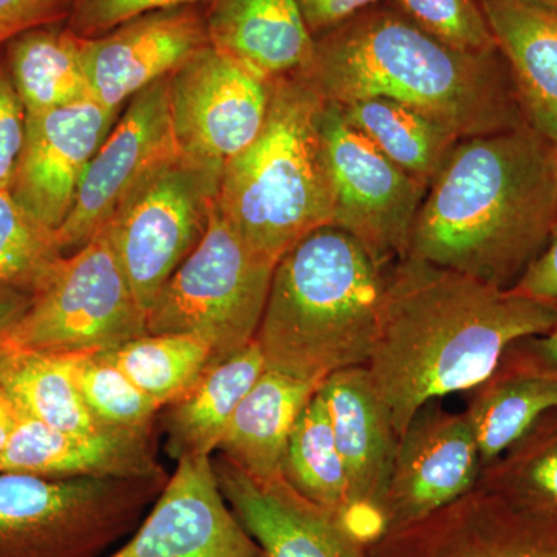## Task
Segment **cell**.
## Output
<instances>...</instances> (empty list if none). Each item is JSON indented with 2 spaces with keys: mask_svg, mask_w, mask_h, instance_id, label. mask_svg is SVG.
Wrapping results in <instances>:
<instances>
[{
  "mask_svg": "<svg viewBox=\"0 0 557 557\" xmlns=\"http://www.w3.org/2000/svg\"><path fill=\"white\" fill-rule=\"evenodd\" d=\"M11 79L27 115L91 100L83 38L72 30L35 28L11 40Z\"/></svg>",
  "mask_w": 557,
  "mask_h": 557,
  "instance_id": "obj_27",
  "label": "cell"
},
{
  "mask_svg": "<svg viewBox=\"0 0 557 557\" xmlns=\"http://www.w3.org/2000/svg\"><path fill=\"white\" fill-rule=\"evenodd\" d=\"M106 557L265 555L223 496L212 457H185L137 530Z\"/></svg>",
  "mask_w": 557,
  "mask_h": 557,
  "instance_id": "obj_15",
  "label": "cell"
},
{
  "mask_svg": "<svg viewBox=\"0 0 557 557\" xmlns=\"http://www.w3.org/2000/svg\"><path fill=\"white\" fill-rule=\"evenodd\" d=\"M207 25L209 46L265 81L304 72L313 58L296 0H214Z\"/></svg>",
  "mask_w": 557,
  "mask_h": 557,
  "instance_id": "obj_22",
  "label": "cell"
},
{
  "mask_svg": "<svg viewBox=\"0 0 557 557\" xmlns=\"http://www.w3.org/2000/svg\"><path fill=\"white\" fill-rule=\"evenodd\" d=\"M0 383L22 416L57 431L89 434L102 428L81 397L72 354L3 347Z\"/></svg>",
  "mask_w": 557,
  "mask_h": 557,
  "instance_id": "obj_26",
  "label": "cell"
},
{
  "mask_svg": "<svg viewBox=\"0 0 557 557\" xmlns=\"http://www.w3.org/2000/svg\"><path fill=\"white\" fill-rule=\"evenodd\" d=\"M322 135L333 188L332 225L355 237L379 265L408 256L428 185L384 157L325 101Z\"/></svg>",
  "mask_w": 557,
  "mask_h": 557,
  "instance_id": "obj_10",
  "label": "cell"
},
{
  "mask_svg": "<svg viewBox=\"0 0 557 557\" xmlns=\"http://www.w3.org/2000/svg\"><path fill=\"white\" fill-rule=\"evenodd\" d=\"M556 322L555 307L515 288L406 256L387 274L364 368L401 437L429 403L478 387L509 347Z\"/></svg>",
  "mask_w": 557,
  "mask_h": 557,
  "instance_id": "obj_1",
  "label": "cell"
},
{
  "mask_svg": "<svg viewBox=\"0 0 557 557\" xmlns=\"http://www.w3.org/2000/svg\"><path fill=\"white\" fill-rule=\"evenodd\" d=\"M170 76L131 98L91 159L72 211L54 233L62 256L83 248L115 214L139 180L178 153L172 129Z\"/></svg>",
  "mask_w": 557,
  "mask_h": 557,
  "instance_id": "obj_12",
  "label": "cell"
},
{
  "mask_svg": "<svg viewBox=\"0 0 557 557\" xmlns=\"http://www.w3.org/2000/svg\"><path fill=\"white\" fill-rule=\"evenodd\" d=\"M318 388L317 383L267 368L231 418L220 456L251 478H278L289 434Z\"/></svg>",
  "mask_w": 557,
  "mask_h": 557,
  "instance_id": "obj_25",
  "label": "cell"
},
{
  "mask_svg": "<svg viewBox=\"0 0 557 557\" xmlns=\"http://www.w3.org/2000/svg\"><path fill=\"white\" fill-rule=\"evenodd\" d=\"M208 44L207 20L196 5L150 11L97 38H83L91 100L120 110Z\"/></svg>",
  "mask_w": 557,
  "mask_h": 557,
  "instance_id": "obj_18",
  "label": "cell"
},
{
  "mask_svg": "<svg viewBox=\"0 0 557 557\" xmlns=\"http://www.w3.org/2000/svg\"><path fill=\"white\" fill-rule=\"evenodd\" d=\"M368 549L370 557H557V518L478 485Z\"/></svg>",
  "mask_w": 557,
  "mask_h": 557,
  "instance_id": "obj_13",
  "label": "cell"
},
{
  "mask_svg": "<svg viewBox=\"0 0 557 557\" xmlns=\"http://www.w3.org/2000/svg\"><path fill=\"white\" fill-rule=\"evenodd\" d=\"M478 485L520 507L557 518V408L483 468Z\"/></svg>",
  "mask_w": 557,
  "mask_h": 557,
  "instance_id": "obj_31",
  "label": "cell"
},
{
  "mask_svg": "<svg viewBox=\"0 0 557 557\" xmlns=\"http://www.w3.org/2000/svg\"><path fill=\"white\" fill-rule=\"evenodd\" d=\"M318 394L327 408L346 468L348 516L344 530L369 548L386 534L384 498L399 437L364 366L332 373L319 384Z\"/></svg>",
  "mask_w": 557,
  "mask_h": 557,
  "instance_id": "obj_14",
  "label": "cell"
},
{
  "mask_svg": "<svg viewBox=\"0 0 557 557\" xmlns=\"http://www.w3.org/2000/svg\"><path fill=\"white\" fill-rule=\"evenodd\" d=\"M27 112L22 104L9 69L0 65V190H9L22 148Z\"/></svg>",
  "mask_w": 557,
  "mask_h": 557,
  "instance_id": "obj_36",
  "label": "cell"
},
{
  "mask_svg": "<svg viewBox=\"0 0 557 557\" xmlns=\"http://www.w3.org/2000/svg\"><path fill=\"white\" fill-rule=\"evenodd\" d=\"M512 288L520 295L557 309V219L547 247L533 260Z\"/></svg>",
  "mask_w": 557,
  "mask_h": 557,
  "instance_id": "obj_38",
  "label": "cell"
},
{
  "mask_svg": "<svg viewBox=\"0 0 557 557\" xmlns=\"http://www.w3.org/2000/svg\"><path fill=\"white\" fill-rule=\"evenodd\" d=\"M276 263L242 239L215 199L207 233L148 310V335L200 339L214 362L237 354L258 335Z\"/></svg>",
  "mask_w": 557,
  "mask_h": 557,
  "instance_id": "obj_7",
  "label": "cell"
},
{
  "mask_svg": "<svg viewBox=\"0 0 557 557\" xmlns=\"http://www.w3.org/2000/svg\"><path fill=\"white\" fill-rule=\"evenodd\" d=\"M200 2L207 0H72L70 30L81 38H97L150 11L178 9Z\"/></svg>",
  "mask_w": 557,
  "mask_h": 557,
  "instance_id": "obj_35",
  "label": "cell"
},
{
  "mask_svg": "<svg viewBox=\"0 0 557 557\" xmlns=\"http://www.w3.org/2000/svg\"><path fill=\"white\" fill-rule=\"evenodd\" d=\"M339 108L347 123L384 157L428 186L460 141L437 121L386 98H369Z\"/></svg>",
  "mask_w": 557,
  "mask_h": 557,
  "instance_id": "obj_28",
  "label": "cell"
},
{
  "mask_svg": "<svg viewBox=\"0 0 557 557\" xmlns=\"http://www.w3.org/2000/svg\"><path fill=\"white\" fill-rule=\"evenodd\" d=\"M0 471L49 479L168 478L157 460L152 434L123 429L72 434L22 413L0 458Z\"/></svg>",
  "mask_w": 557,
  "mask_h": 557,
  "instance_id": "obj_20",
  "label": "cell"
},
{
  "mask_svg": "<svg viewBox=\"0 0 557 557\" xmlns=\"http://www.w3.org/2000/svg\"><path fill=\"white\" fill-rule=\"evenodd\" d=\"M406 17L435 39L471 54L498 51L482 0H394Z\"/></svg>",
  "mask_w": 557,
  "mask_h": 557,
  "instance_id": "obj_34",
  "label": "cell"
},
{
  "mask_svg": "<svg viewBox=\"0 0 557 557\" xmlns=\"http://www.w3.org/2000/svg\"><path fill=\"white\" fill-rule=\"evenodd\" d=\"M72 372L87 409L102 428L152 434L161 406L98 354H72Z\"/></svg>",
  "mask_w": 557,
  "mask_h": 557,
  "instance_id": "obj_32",
  "label": "cell"
},
{
  "mask_svg": "<svg viewBox=\"0 0 557 557\" xmlns=\"http://www.w3.org/2000/svg\"><path fill=\"white\" fill-rule=\"evenodd\" d=\"M386 269L346 231H311L277 260L256 341L267 368L321 384L368 364Z\"/></svg>",
  "mask_w": 557,
  "mask_h": 557,
  "instance_id": "obj_4",
  "label": "cell"
},
{
  "mask_svg": "<svg viewBox=\"0 0 557 557\" xmlns=\"http://www.w3.org/2000/svg\"><path fill=\"white\" fill-rule=\"evenodd\" d=\"M533 344L537 348L539 354L557 372V322L544 335L534 336Z\"/></svg>",
  "mask_w": 557,
  "mask_h": 557,
  "instance_id": "obj_42",
  "label": "cell"
},
{
  "mask_svg": "<svg viewBox=\"0 0 557 557\" xmlns=\"http://www.w3.org/2000/svg\"><path fill=\"white\" fill-rule=\"evenodd\" d=\"M556 219L553 143L530 124L463 138L429 185L408 256L512 288Z\"/></svg>",
  "mask_w": 557,
  "mask_h": 557,
  "instance_id": "obj_2",
  "label": "cell"
},
{
  "mask_svg": "<svg viewBox=\"0 0 557 557\" xmlns=\"http://www.w3.org/2000/svg\"><path fill=\"white\" fill-rule=\"evenodd\" d=\"M324 108L325 98L302 72L270 81L262 129L220 177L223 218L249 247L274 262L311 231L332 225Z\"/></svg>",
  "mask_w": 557,
  "mask_h": 557,
  "instance_id": "obj_5",
  "label": "cell"
},
{
  "mask_svg": "<svg viewBox=\"0 0 557 557\" xmlns=\"http://www.w3.org/2000/svg\"><path fill=\"white\" fill-rule=\"evenodd\" d=\"M556 159H557V145L555 146Z\"/></svg>",
  "mask_w": 557,
  "mask_h": 557,
  "instance_id": "obj_44",
  "label": "cell"
},
{
  "mask_svg": "<svg viewBox=\"0 0 557 557\" xmlns=\"http://www.w3.org/2000/svg\"><path fill=\"white\" fill-rule=\"evenodd\" d=\"M148 335L141 309L104 228L51 263L5 347L102 354Z\"/></svg>",
  "mask_w": 557,
  "mask_h": 557,
  "instance_id": "obj_8",
  "label": "cell"
},
{
  "mask_svg": "<svg viewBox=\"0 0 557 557\" xmlns=\"http://www.w3.org/2000/svg\"><path fill=\"white\" fill-rule=\"evenodd\" d=\"M212 465L223 496L265 557H370L368 547L282 475L258 480L222 456Z\"/></svg>",
  "mask_w": 557,
  "mask_h": 557,
  "instance_id": "obj_19",
  "label": "cell"
},
{
  "mask_svg": "<svg viewBox=\"0 0 557 557\" xmlns=\"http://www.w3.org/2000/svg\"><path fill=\"white\" fill-rule=\"evenodd\" d=\"M528 2L539 3V5L547 7V9L557 11V0H528Z\"/></svg>",
  "mask_w": 557,
  "mask_h": 557,
  "instance_id": "obj_43",
  "label": "cell"
},
{
  "mask_svg": "<svg viewBox=\"0 0 557 557\" xmlns=\"http://www.w3.org/2000/svg\"><path fill=\"white\" fill-rule=\"evenodd\" d=\"M17 417H20V412H17L16 406L11 401L5 387L0 383V458L5 453L11 434H13L14 428H16Z\"/></svg>",
  "mask_w": 557,
  "mask_h": 557,
  "instance_id": "obj_41",
  "label": "cell"
},
{
  "mask_svg": "<svg viewBox=\"0 0 557 557\" xmlns=\"http://www.w3.org/2000/svg\"><path fill=\"white\" fill-rule=\"evenodd\" d=\"M168 479L0 471V557H101L137 530Z\"/></svg>",
  "mask_w": 557,
  "mask_h": 557,
  "instance_id": "obj_6",
  "label": "cell"
},
{
  "mask_svg": "<svg viewBox=\"0 0 557 557\" xmlns=\"http://www.w3.org/2000/svg\"><path fill=\"white\" fill-rule=\"evenodd\" d=\"M267 362L258 341L214 362L193 387L170 405L163 417L166 453L172 460L211 457L225 437L236 409Z\"/></svg>",
  "mask_w": 557,
  "mask_h": 557,
  "instance_id": "obj_24",
  "label": "cell"
},
{
  "mask_svg": "<svg viewBox=\"0 0 557 557\" xmlns=\"http://www.w3.org/2000/svg\"><path fill=\"white\" fill-rule=\"evenodd\" d=\"M72 0H0V46L61 20Z\"/></svg>",
  "mask_w": 557,
  "mask_h": 557,
  "instance_id": "obj_37",
  "label": "cell"
},
{
  "mask_svg": "<svg viewBox=\"0 0 557 557\" xmlns=\"http://www.w3.org/2000/svg\"><path fill=\"white\" fill-rule=\"evenodd\" d=\"M474 432L465 413L431 403L399 437L383 516L386 533L412 525L478 486L482 474Z\"/></svg>",
  "mask_w": 557,
  "mask_h": 557,
  "instance_id": "obj_16",
  "label": "cell"
},
{
  "mask_svg": "<svg viewBox=\"0 0 557 557\" xmlns=\"http://www.w3.org/2000/svg\"><path fill=\"white\" fill-rule=\"evenodd\" d=\"M527 123L557 145V11L528 0H482Z\"/></svg>",
  "mask_w": 557,
  "mask_h": 557,
  "instance_id": "obj_23",
  "label": "cell"
},
{
  "mask_svg": "<svg viewBox=\"0 0 557 557\" xmlns=\"http://www.w3.org/2000/svg\"><path fill=\"white\" fill-rule=\"evenodd\" d=\"M98 355L161 408L182 398L214 364L211 348L185 335H143Z\"/></svg>",
  "mask_w": 557,
  "mask_h": 557,
  "instance_id": "obj_30",
  "label": "cell"
},
{
  "mask_svg": "<svg viewBox=\"0 0 557 557\" xmlns=\"http://www.w3.org/2000/svg\"><path fill=\"white\" fill-rule=\"evenodd\" d=\"M469 392L463 413L485 468L557 408V372L528 338L509 347L496 370Z\"/></svg>",
  "mask_w": 557,
  "mask_h": 557,
  "instance_id": "obj_21",
  "label": "cell"
},
{
  "mask_svg": "<svg viewBox=\"0 0 557 557\" xmlns=\"http://www.w3.org/2000/svg\"><path fill=\"white\" fill-rule=\"evenodd\" d=\"M281 475L300 497L327 511L344 528L348 516L346 468L327 408L318 392L307 403L289 434Z\"/></svg>",
  "mask_w": 557,
  "mask_h": 557,
  "instance_id": "obj_29",
  "label": "cell"
},
{
  "mask_svg": "<svg viewBox=\"0 0 557 557\" xmlns=\"http://www.w3.org/2000/svg\"><path fill=\"white\" fill-rule=\"evenodd\" d=\"M61 256L54 231L33 219L9 190H0V285L32 293Z\"/></svg>",
  "mask_w": 557,
  "mask_h": 557,
  "instance_id": "obj_33",
  "label": "cell"
},
{
  "mask_svg": "<svg viewBox=\"0 0 557 557\" xmlns=\"http://www.w3.org/2000/svg\"><path fill=\"white\" fill-rule=\"evenodd\" d=\"M302 73L333 104L386 98L460 139L528 124L500 51L453 49L398 10L373 5L317 36Z\"/></svg>",
  "mask_w": 557,
  "mask_h": 557,
  "instance_id": "obj_3",
  "label": "cell"
},
{
  "mask_svg": "<svg viewBox=\"0 0 557 557\" xmlns=\"http://www.w3.org/2000/svg\"><path fill=\"white\" fill-rule=\"evenodd\" d=\"M32 304V293L14 285H0V350L16 327L17 322L27 313Z\"/></svg>",
  "mask_w": 557,
  "mask_h": 557,
  "instance_id": "obj_40",
  "label": "cell"
},
{
  "mask_svg": "<svg viewBox=\"0 0 557 557\" xmlns=\"http://www.w3.org/2000/svg\"><path fill=\"white\" fill-rule=\"evenodd\" d=\"M119 116L120 110L94 100L27 115L11 197L57 233L72 211L84 172Z\"/></svg>",
  "mask_w": 557,
  "mask_h": 557,
  "instance_id": "obj_17",
  "label": "cell"
},
{
  "mask_svg": "<svg viewBox=\"0 0 557 557\" xmlns=\"http://www.w3.org/2000/svg\"><path fill=\"white\" fill-rule=\"evenodd\" d=\"M219 183L175 153L139 180L102 226L146 314L207 233Z\"/></svg>",
  "mask_w": 557,
  "mask_h": 557,
  "instance_id": "obj_9",
  "label": "cell"
},
{
  "mask_svg": "<svg viewBox=\"0 0 557 557\" xmlns=\"http://www.w3.org/2000/svg\"><path fill=\"white\" fill-rule=\"evenodd\" d=\"M269 104L270 81L209 44L170 76L178 152L219 180L226 164L258 137Z\"/></svg>",
  "mask_w": 557,
  "mask_h": 557,
  "instance_id": "obj_11",
  "label": "cell"
},
{
  "mask_svg": "<svg viewBox=\"0 0 557 557\" xmlns=\"http://www.w3.org/2000/svg\"><path fill=\"white\" fill-rule=\"evenodd\" d=\"M379 0H296L311 35H322L355 14L370 9Z\"/></svg>",
  "mask_w": 557,
  "mask_h": 557,
  "instance_id": "obj_39",
  "label": "cell"
}]
</instances>
